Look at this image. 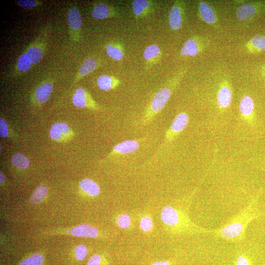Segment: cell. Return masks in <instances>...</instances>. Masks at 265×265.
<instances>
[{"label": "cell", "mask_w": 265, "mask_h": 265, "mask_svg": "<svg viewBox=\"0 0 265 265\" xmlns=\"http://www.w3.org/2000/svg\"><path fill=\"white\" fill-rule=\"evenodd\" d=\"M262 193L261 190L247 206L230 219L221 228L212 230L211 234L217 239L230 243L242 242L244 239L246 230L249 224L262 215L258 204Z\"/></svg>", "instance_id": "6da1fadb"}, {"label": "cell", "mask_w": 265, "mask_h": 265, "mask_svg": "<svg viewBox=\"0 0 265 265\" xmlns=\"http://www.w3.org/2000/svg\"><path fill=\"white\" fill-rule=\"evenodd\" d=\"M172 94L170 88L165 87L158 90L154 95L141 119V125L145 126L153 121L164 109Z\"/></svg>", "instance_id": "7a4b0ae2"}, {"label": "cell", "mask_w": 265, "mask_h": 265, "mask_svg": "<svg viewBox=\"0 0 265 265\" xmlns=\"http://www.w3.org/2000/svg\"><path fill=\"white\" fill-rule=\"evenodd\" d=\"M189 117L185 113L177 116L166 133L164 143L159 147L156 154H159L164 148L178 136L187 126Z\"/></svg>", "instance_id": "3957f363"}, {"label": "cell", "mask_w": 265, "mask_h": 265, "mask_svg": "<svg viewBox=\"0 0 265 265\" xmlns=\"http://www.w3.org/2000/svg\"><path fill=\"white\" fill-rule=\"evenodd\" d=\"M47 44V34L44 32L27 47L25 52L33 65L38 64L42 59Z\"/></svg>", "instance_id": "277c9868"}, {"label": "cell", "mask_w": 265, "mask_h": 265, "mask_svg": "<svg viewBox=\"0 0 265 265\" xmlns=\"http://www.w3.org/2000/svg\"><path fill=\"white\" fill-rule=\"evenodd\" d=\"M68 21L71 39L74 42L79 41L81 37L82 18L77 7L73 6L69 9Z\"/></svg>", "instance_id": "5b68a950"}, {"label": "cell", "mask_w": 265, "mask_h": 265, "mask_svg": "<svg viewBox=\"0 0 265 265\" xmlns=\"http://www.w3.org/2000/svg\"><path fill=\"white\" fill-rule=\"evenodd\" d=\"M72 103L79 109L88 108L98 110L99 106L93 99L89 92L85 88H78L72 97Z\"/></svg>", "instance_id": "8992f818"}, {"label": "cell", "mask_w": 265, "mask_h": 265, "mask_svg": "<svg viewBox=\"0 0 265 265\" xmlns=\"http://www.w3.org/2000/svg\"><path fill=\"white\" fill-rule=\"evenodd\" d=\"M139 141L126 140L116 145L109 154L108 158H113L118 156L129 154L137 151L140 148Z\"/></svg>", "instance_id": "52a82bcc"}, {"label": "cell", "mask_w": 265, "mask_h": 265, "mask_svg": "<svg viewBox=\"0 0 265 265\" xmlns=\"http://www.w3.org/2000/svg\"><path fill=\"white\" fill-rule=\"evenodd\" d=\"M161 217L166 225L179 230L180 220L176 207L172 206L164 207L162 211Z\"/></svg>", "instance_id": "ba28073f"}, {"label": "cell", "mask_w": 265, "mask_h": 265, "mask_svg": "<svg viewBox=\"0 0 265 265\" xmlns=\"http://www.w3.org/2000/svg\"><path fill=\"white\" fill-rule=\"evenodd\" d=\"M116 14L117 12L112 6L103 3L96 4L91 12L92 18L97 20L111 18Z\"/></svg>", "instance_id": "9c48e42d"}, {"label": "cell", "mask_w": 265, "mask_h": 265, "mask_svg": "<svg viewBox=\"0 0 265 265\" xmlns=\"http://www.w3.org/2000/svg\"><path fill=\"white\" fill-rule=\"evenodd\" d=\"M53 90V86L51 82H43L35 90L34 96L35 100L39 104L45 103L50 98Z\"/></svg>", "instance_id": "30bf717a"}, {"label": "cell", "mask_w": 265, "mask_h": 265, "mask_svg": "<svg viewBox=\"0 0 265 265\" xmlns=\"http://www.w3.org/2000/svg\"><path fill=\"white\" fill-rule=\"evenodd\" d=\"M71 132L70 128L67 124L58 123L52 126L49 137L53 140L59 141L68 138Z\"/></svg>", "instance_id": "8fae6325"}, {"label": "cell", "mask_w": 265, "mask_h": 265, "mask_svg": "<svg viewBox=\"0 0 265 265\" xmlns=\"http://www.w3.org/2000/svg\"><path fill=\"white\" fill-rule=\"evenodd\" d=\"M99 61L93 58L87 59L82 64L74 80V83L79 82L83 78L93 72L99 66Z\"/></svg>", "instance_id": "7c38bea8"}, {"label": "cell", "mask_w": 265, "mask_h": 265, "mask_svg": "<svg viewBox=\"0 0 265 265\" xmlns=\"http://www.w3.org/2000/svg\"><path fill=\"white\" fill-rule=\"evenodd\" d=\"M254 109V104L252 98L249 96H244L241 100L239 109L242 115L250 123L252 124L253 114Z\"/></svg>", "instance_id": "4fadbf2b"}, {"label": "cell", "mask_w": 265, "mask_h": 265, "mask_svg": "<svg viewBox=\"0 0 265 265\" xmlns=\"http://www.w3.org/2000/svg\"><path fill=\"white\" fill-rule=\"evenodd\" d=\"M121 84L118 78L107 75L99 76L97 80V84L99 88L104 91H109L117 88Z\"/></svg>", "instance_id": "5bb4252c"}, {"label": "cell", "mask_w": 265, "mask_h": 265, "mask_svg": "<svg viewBox=\"0 0 265 265\" xmlns=\"http://www.w3.org/2000/svg\"><path fill=\"white\" fill-rule=\"evenodd\" d=\"M71 234L76 237L95 238L98 235V231L94 227L88 225H82L73 228Z\"/></svg>", "instance_id": "9a60e30c"}, {"label": "cell", "mask_w": 265, "mask_h": 265, "mask_svg": "<svg viewBox=\"0 0 265 265\" xmlns=\"http://www.w3.org/2000/svg\"><path fill=\"white\" fill-rule=\"evenodd\" d=\"M153 8L152 2L146 0H135L132 3V9L135 16L141 17L149 13Z\"/></svg>", "instance_id": "2e32d148"}, {"label": "cell", "mask_w": 265, "mask_h": 265, "mask_svg": "<svg viewBox=\"0 0 265 265\" xmlns=\"http://www.w3.org/2000/svg\"><path fill=\"white\" fill-rule=\"evenodd\" d=\"M105 50L109 57L116 61H121L124 56L122 46L116 43H110L106 45Z\"/></svg>", "instance_id": "e0dca14e"}, {"label": "cell", "mask_w": 265, "mask_h": 265, "mask_svg": "<svg viewBox=\"0 0 265 265\" xmlns=\"http://www.w3.org/2000/svg\"><path fill=\"white\" fill-rule=\"evenodd\" d=\"M169 21L170 27L174 30H179L182 25V17L180 9L174 6L169 14Z\"/></svg>", "instance_id": "ac0fdd59"}, {"label": "cell", "mask_w": 265, "mask_h": 265, "mask_svg": "<svg viewBox=\"0 0 265 265\" xmlns=\"http://www.w3.org/2000/svg\"><path fill=\"white\" fill-rule=\"evenodd\" d=\"M232 99L231 90L227 87H222L219 91L217 102L220 107L226 108L230 105Z\"/></svg>", "instance_id": "d6986e66"}, {"label": "cell", "mask_w": 265, "mask_h": 265, "mask_svg": "<svg viewBox=\"0 0 265 265\" xmlns=\"http://www.w3.org/2000/svg\"><path fill=\"white\" fill-rule=\"evenodd\" d=\"M81 189L88 195L92 196L99 194L100 189L98 185L89 179H83L80 182Z\"/></svg>", "instance_id": "ffe728a7"}, {"label": "cell", "mask_w": 265, "mask_h": 265, "mask_svg": "<svg viewBox=\"0 0 265 265\" xmlns=\"http://www.w3.org/2000/svg\"><path fill=\"white\" fill-rule=\"evenodd\" d=\"M256 8L250 4H245L239 7L236 12V17L243 21L252 17L256 13Z\"/></svg>", "instance_id": "44dd1931"}, {"label": "cell", "mask_w": 265, "mask_h": 265, "mask_svg": "<svg viewBox=\"0 0 265 265\" xmlns=\"http://www.w3.org/2000/svg\"><path fill=\"white\" fill-rule=\"evenodd\" d=\"M199 8L203 20L209 24L215 23L216 17L213 10L210 6L205 3L201 2L199 4Z\"/></svg>", "instance_id": "7402d4cb"}, {"label": "cell", "mask_w": 265, "mask_h": 265, "mask_svg": "<svg viewBox=\"0 0 265 265\" xmlns=\"http://www.w3.org/2000/svg\"><path fill=\"white\" fill-rule=\"evenodd\" d=\"M161 55V49L156 44L149 45L143 52L144 59L149 62L156 60L160 57Z\"/></svg>", "instance_id": "603a6c76"}, {"label": "cell", "mask_w": 265, "mask_h": 265, "mask_svg": "<svg viewBox=\"0 0 265 265\" xmlns=\"http://www.w3.org/2000/svg\"><path fill=\"white\" fill-rule=\"evenodd\" d=\"M199 51V49L196 41L191 39L187 40L183 46L180 54L182 56L189 55L194 56L197 55Z\"/></svg>", "instance_id": "cb8c5ba5"}, {"label": "cell", "mask_w": 265, "mask_h": 265, "mask_svg": "<svg viewBox=\"0 0 265 265\" xmlns=\"http://www.w3.org/2000/svg\"><path fill=\"white\" fill-rule=\"evenodd\" d=\"M32 65L31 61L26 53H24L18 59L17 70L19 73H26L31 69Z\"/></svg>", "instance_id": "d4e9b609"}, {"label": "cell", "mask_w": 265, "mask_h": 265, "mask_svg": "<svg viewBox=\"0 0 265 265\" xmlns=\"http://www.w3.org/2000/svg\"><path fill=\"white\" fill-rule=\"evenodd\" d=\"M48 192V188L44 185L38 186L31 196L30 201L31 204H38L46 197Z\"/></svg>", "instance_id": "484cf974"}, {"label": "cell", "mask_w": 265, "mask_h": 265, "mask_svg": "<svg viewBox=\"0 0 265 265\" xmlns=\"http://www.w3.org/2000/svg\"><path fill=\"white\" fill-rule=\"evenodd\" d=\"M12 162L13 165L17 168L26 169L29 166L30 162L25 155L21 153H18L13 156Z\"/></svg>", "instance_id": "4316f807"}, {"label": "cell", "mask_w": 265, "mask_h": 265, "mask_svg": "<svg viewBox=\"0 0 265 265\" xmlns=\"http://www.w3.org/2000/svg\"><path fill=\"white\" fill-rule=\"evenodd\" d=\"M18 5L24 9H32L42 4V2L37 0H18Z\"/></svg>", "instance_id": "83f0119b"}, {"label": "cell", "mask_w": 265, "mask_h": 265, "mask_svg": "<svg viewBox=\"0 0 265 265\" xmlns=\"http://www.w3.org/2000/svg\"><path fill=\"white\" fill-rule=\"evenodd\" d=\"M43 262V256L40 254H35L23 261L20 265H41Z\"/></svg>", "instance_id": "f1b7e54d"}, {"label": "cell", "mask_w": 265, "mask_h": 265, "mask_svg": "<svg viewBox=\"0 0 265 265\" xmlns=\"http://www.w3.org/2000/svg\"><path fill=\"white\" fill-rule=\"evenodd\" d=\"M252 45L260 50H265V36L256 35L251 39Z\"/></svg>", "instance_id": "f546056e"}, {"label": "cell", "mask_w": 265, "mask_h": 265, "mask_svg": "<svg viewBox=\"0 0 265 265\" xmlns=\"http://www.w3.org/2000/svg\"><path fill=\"white\" fill-rule=\"evenodd\" d=\"M117 222L120 228L126 229L131 225V219L128 215L123 214L118 218Z\"/></svg>", "instance_id": "4dcf8cb0"}, {"label": "cell", "mask_w": 265, "mask_h": 265, "mask_svg": "<svg viewBox=\"0 0 265 265\" xmlns=\"http://www.w3.org/2000/svg\"><path fill=\"white\" fill-rule=\"evenodd\" d=\"M236 265H253L249 257L245 253H239L236 259Z\"/></svg>", "instance_id": "1f68e13d"}, {"label": "cell", "mask_w": 265, "mask_h": 265, "mask_svg": "<svg viewBox=\"0 0 265 265\" xmlns=\"http://www.w3.org/2000/svg\"><path fill=\"white\" fill-rule=\"evenodd\" d=\"M153 226L152 222L148 217L142 218L141 221V229L144 231H150Z\"/></svg>", "instance_id": "d6a6232c"}, {"label": "cell", "mask_w": 265, "mask_h": 265, "mask_svg": "<svg viewBox=\"0 0 265 265\" xmlns=\"http://www.w3.org/2000/svg\"><path fill=\"white\" fill-rule=\"evenodd\" d=\"M88 252L87 247L83 245L78 246L75 250V254L77 259L82 260L86 257Z\"/></svg>", "instance_id": "836d02e7"}, {"label": "cell", "mask_w": 265, "mask_h": 265, "mask_svg": "<svg viewBox=\"0 0 265 265\" xmlns=\"http://www.w3.org/2000/svg\"><path fill=\"white\" fill-rule=\"evenodd\" d=\"M9 130L7 122L3 118L0 119V136L6 138L9 136Z\"/></svg>", "instance_id": "e575fe53"}, {"label": "cell", "mask_w": 265, "mask_h": 265, "mask_svg": "<svg viewBox=\"0 0 265 265\" xmlns=\"http://www.w3.org/2000/svg\"><path fill=\"white\" fill-rule=\"evenodd\" d=\"M100 256L98 254H95L90 258L87 265H100Z\"/></svg>", "instance_id": "d590c367"}, {"label": "cell", "mask_w": 265, "mask_h": 265, "mask_svg": "<svg viewBox=\"0 0 265 265\" xmlns=\"http://www.w3.org/2000/svg\"><path fill=\"white\" fill-rule=\"evenodd\" d=\"M152 265H170V263L166 261H158L153 263Z\"/></svg>", "instance_id": "8d00e7d4"}, {"label": "cell", "mask_w": 265, "mask_h": 265, "mask_svg": "<svg viewBox=\"0 0 265 265\" xmlns=\"http://www.w3.org/2000/svg\"><path fill=\"white\" fill-rule=\"evenodd\" d=\"M5 180V177L4 175L2 173H0V182L1 183H3Z\"/></svg>", "instance_id": "74e56055"}, {"label": "cell", "mask_w": 265, "mask_h": 265, "mask_svg": "<svg viewBox=\"0 0 265 265\" xmlns=\"http://www.w3.org/2000/svg\"><path fill=\"white\" fill-rule=\"evenodd\" d=\"M262 170L265 172V168H263Z\"/></svg>", "instance_id": "f35d334b"}, {"label": "cell", "mask_w": 265, "mask_h": 265, "mask_svg": "<svg viewBox=\"0 0 265 265\" xmlns=\"http://www.w3.org/2000/svg\"><path fill=\"white\" fill-rule=\"evenodd\" d=\"M2 146L1 145V151H2Z\"/></svg>", "instance_id": "ab89813d"}]
</instances>
